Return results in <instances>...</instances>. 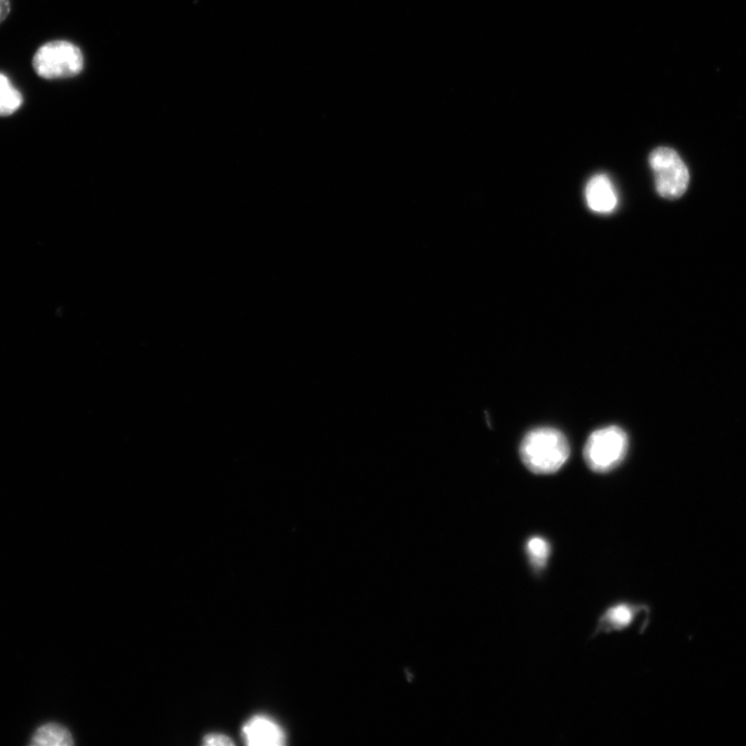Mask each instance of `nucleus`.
<instances>
[{
    "label": "nucleus",
    "instance_id": "6e6552de",
    "mask_svg": "<svg viewBox=\"0 0 746 746\" xmlns=\"http://www.w3.org/2000/svg\"><path fill=\"white\" fill-rule=\"evenodd\" d=\"M588 207L595 213L610 214L618 204L616 191L610 179L605 175H596L586 187Z\"/></svg>",
    "mask_w": 746,
    "mask_h": 746
},
{
    "label": "nucleus",
    "instance_id": "39448f33",
    "mask_svg": "<svg viewBox=\"0 0 746 746\" xmlns=\"http://www.w3.org/2000/svg\"><path fill=\"white\" fill-rule=\"evenodd\" d=\"M651 608L643 602L620 600L600 614L591 640L600 635L623 633L640 622L646 633L650 624Z\"/></svg>",
    "mask_w": 746,
    "mask_h": 746
},
{
    "label": "nucleus",
    "instance_id": "f8f14e48",
    "mask_svg": "<svg viewBox=\"0 0 746 746\" xmlns=\"http://www.w3.org/2000/svg\"><path fill=\"white\" fill-rule=\"evenodd\" d=\"M11 12V0H0V24H2Z\"/></svg>",
    "mask_w": 746,
    "mask_h": 746
},
{
    "label": "nucleus",
    "instance_id": "9d476101",
    "mask_svg": "<svg viewBox=\"0 0 746 746\" xmlns=\"http://www.w3.org/2000/svg\"><path fill=\"white\" fill-rule=\"evenodd\" d=\"M22 104L21 93L6 75L0 73V117L12 116Z\"/></svg>",
    "mask_w": 746,
    "mask_h": 746
},
{
    "label": "nucleus",
    "instance_id": "f03ea898",
    "mask_svg": "<svg viewBox=\"0 0 746 746\" xmlns=\"http://www.w3.org/2000/svg\"><path fill=\"white\" fill-rule=\"evenodd\" d=\"M38 76L47 80L68 79L79 75L84 68L81 50L68 41H52L41 46L33 59Z\"/></svg>",
    "mask_w": 746,
    "mask_h": 746
},
{
    "label": "nucleus",
    "instance_id": "1a4fd4ad",
    "mask_svg": "<svg viewBox=\"0 0 746 746\" xmlns=\"http://www.w3.org/2000/svg\"><path fill=\"white\" fill-rule=\"evenodd\" d=\"M33 745L70 746L74 744L71 733L65 727L57 724L43 726L35 734Z\"/></svg>",
    "mask_w": 746,
    "mask_h": 746
},
{
    "label": "nucleus",
    "instance_id": "20e7f679",
    "mask_svg": "<svg viewBox=\"0 0 746 746\" xmlns=\"http://www.w3.org/2000/svg\"><path fill=\"white\" fill-rule=\"evenodd\" d=\"M649 164L659 195L670 200L684 195L690 185V170L675 150L666 147L655 149L649 156Z\"/></svg>",
    "mask_w": 746,
    "mask_h": 746
},
{
    "label": "nucleus",
    "instance_id": "f257e3e1",
    "mask_svg": "<svg viewBox=\"0 0 746 746\" xmlns=\"http://www.w3.org/2000/svg\"><path fill=\"white\" fill-rule=\"evenodd\" d=\"M520 454L523 463L531 472L553 474L567 462L570 446L560 430L553 427H538L525 436Z\"/></svg>",
    "mask_w": 746,
    "mask_h": 746
},
{
    "label": "nucleus",
    "instance_id": "423d86ee",
    "mask_svg": "<svg viewBox=\"0 0 746 746\" xmlns=\"http://www.w3.org/2000/svg\"><path fill=\"white\" fill-rule=\"evenodd\" d=\"M523 554L531 577L535 581H542L554 557L553 542L543 535H530L524 541Z\"/></svg>",
    "mask_w": 746,
    "mask_h": 746
},
{
    "label": "nucleus",
    "instance_id": "7ed1b4c3",
    "mask_svg": "<svg viewBox=\"0 0 746 746\" xmlns=\"http://www.w3.org/2000/svg\"><path fill=\"white\" fill-rule=\"evenodd\" d=\"M628 437L619 426H608L596 430L584 448L588 467L596 473H607L618 467L628 451Z\"/></svg>",
    "mask_w": 746,
    "mask_h": 746
},
{
    "label": "nucleus",
    "instance_id": "9b49d317",
    "mask_svg": "<svg viewBox=\"0 0 746 746\" xmlns=\"http://www.w3.org/2000/svg\"><path fill=\"white\" fill-rule=\"evenodd\" d=\"M204 744L208 746H227V745H235V742L231 739V737H228L223 734H209L204 739Z\"/></svg>",
    "mask_w": 746,
    "mask_h": 746
},
{
    "label": "nucleus",
    "instance_id": "0eeeda50",
    "mask_svg": "<svg viewBox=\"0 0 746 746\" xmlns=\"http://www.w3.org/2000/svg\"><path fill=\"white\" fill-rule=\"evenodd\" d=\"M248 745L279 746L284 744L285 735L273 720L264 715H256L243 728Z\"/></svg>",
    "mask_w": 746,
    "mask_h": 746
}]
</instances>
